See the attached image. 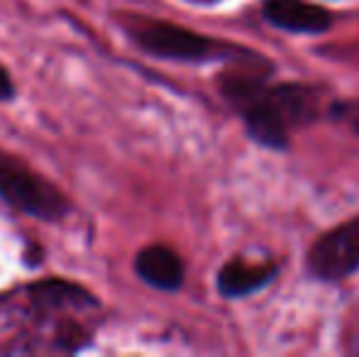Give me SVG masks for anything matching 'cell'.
<instances>
[{"mask_svg":"<svg viewBox=\"0 0 359 357\" xmlns=\"http://www.w3.org/2000/svg\"><path fill=\"white\" fill-rule=\"evenodd\" d=\"M220 93L245 120L250 137L271 149H286L288 130L311 123L320 110L318 88L301 83L266 86L257 72L222 74Z\"/></svg>","mask_w":359,"mask_h":357,"instance_id":"6da1fadb","label":"cell"},{"mask_svg":"<svg viewBox=\"0 0 359 357\" xmlns=\"http://www.w3.org/2000/svg\"><path fill=\"white\" fill-rule=\"evenodd\" d=\"M125 34L135 42V47L151 54L156 59H169V62H240L242 67L262 69V59L257 54L235 47L230 42L205 37L194 29H186L181 25L166 22V20H147L133 18L123 25Z\"/></svg>","mask_w":359,"mask_h":357,"instance_id":"7a4b0ae2","label":"cell"},{"mask_svg":"<svg viewBox=\"0 0 359 357\" xmlns=\"http://www.w3.org/2000/svg\"><path fill=\"white\" fill-rule=\"evenodd\" d=\"M0 201L29 218L59 223L72 213L69 198L44 177L0 149Z\"/></svg>","mask_w":359,"mask_h":357,"instance_id":"3957f363","label":"cell"},{"mask_svg":"<svg viewBox=\"0 0 359 357\" xmlns=\"http://www.w3.org/2000/svg\"><path fill=\"white\" fill-rule=\"evenodd\" d=\"M308 269L323 281H340L359 269V215L337 225L313 245Z\"/></svg>","mask_w":359,"mask_h":357,"instance_id":"277c9868","label":"cell"},{"mask_svg":"<svg viewBox=\"0 0 359 357\" xmlns=\"http://www.w3.org/2000/svg\"><path fill=\"white\" fill-rule=\"evenodd\" d=\"M262 15L279 29L298 34H320L332 27V13L308 0H264Z\"/></svg>","mask_w":359,"mask_h":357,"instance_id":"5b68a950","label":"cell"},{"mask_svg":"<svg viewBox=\"0 0 359 357\" xmlns=\"http://www.w3.org/2000/svg\"><path fill=\"white\" fill-rule=\"evenodd\" d=\"M135 274L159 291H176L184 284V262L166 245H149L135 257Z\"/></svg>","mask_w":359,"mask_h":357,"instance_id":"8992f818","label":"cell"},{"mask_svg":"<svg viewBox=\"0 0 359 357\" xmlns=\"http://www.w3.org/2000/svg\"><path fill=\"white\" fill-rule=\"evenodd\" d=\"M276 264H247V262H227L217 274V291L225 299H242L255 291L264 289L276 276Z\"/></svg>","mask_w":359,"mask_h":357,"instance_id":"52a82bcc","label":"cell"},{"mask_svg":"<svg viewBox=\"0 0 359 357\" xmlns=\"http://www.w3.org/2000/svg\"><path fill=\"white\" fill-rule=\"evenodd\" d=\"M330 118L342 125H350L359 135V100H337V103H332Z\"/></svg>","mask_w":359,"mask_h":357,"instance_id":"ba28073f","label":"cell"},{"mask_svg":"<svg viewBox=\"0 0 359 357\" xmlns=\"http://www.w3.org/2000/svg\"><path fill=\"white\" fill-rule=\"evenodd\" d=\"M13 98H15V83L10 79L8 69L0 67V103H8Z\"/></svg>","mask_w":359,"mask_h":357,"instance_id":"9c48e42d","label":"cell"}]
</instances>
